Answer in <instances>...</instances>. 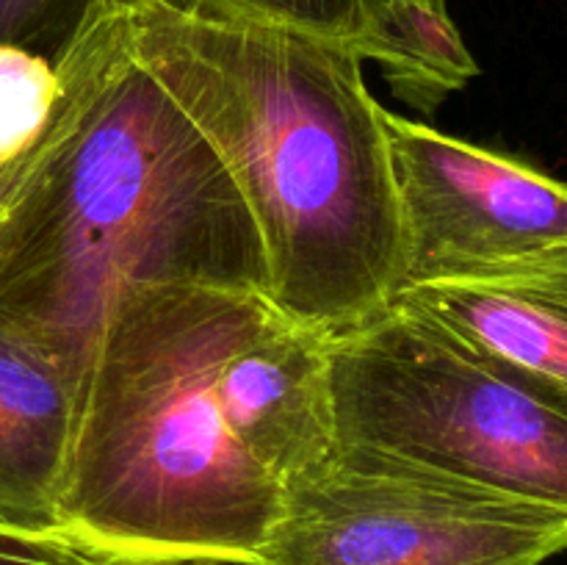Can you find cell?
Here are the masks:
<instances>
[{
  "label": "cell",
  "instance_id": "obj_12",
  "mask_svg": "<svg viewBox=\"0 0 567 565\" xmlns=\"http://www.w3.org/2000/svg\"><path fill=\"white\" fill-rule=\"evenodd\" d=\"M138 3L142 0H0V44L28 50L55 66L94 9Z\"/></svg>",
  "mask_w": 567,
  "mask_h": 565
},
{
  "label": "cell",
  "instance_id": "obj_4",
  "mask_svg": "<svg viewBox=\"0 0 567 565\" xmlns=\"http://www.w3.org/2000/svg\"><path fill=\"white\" fill-rule=\"evenodd\" d=\"M336 446L567 507V408L402 302L327 338Z\"/></svg>",
  "mask_w": 567,
  "mask_h": 565
},
{
  "label": "cell",
  "instance_id": "obj_8",
  "mask_svg": "<svg viewBox=\"0 0 567 565\" xmlns=\"http://www.w3.org/2000/svg\"><path fill=\"white\" fill-rule=\"evenodd\" d=\"M391 299L496 374L567 408V269L413 282Z\"/></svg>",
  "mask_w": 567,
  "mask_h": 565
},
{
  "label": "cell",
  "instance_id": "obj_1",
  "mask_svg": "<svg viewBox=\"0 0 567 565\" xmlns=\"http://www.w3.org/2000/svg\"><path fill=\"white\" fill-rule=\"evenodd\" d=\"M131 9H94L55 61L48 138L0 230V327L59 371L75 410L120 291L266 294L252 216L203 133L138 64Z\"/></svg>",
  "mask_w": 567,
  "mask_h": 565
},
{
  "label": "cell",
  "instance_id": "obj_7",
  "mask_svg": "<svg viewBox=\"0 0 567 565\" xmlns=\"http://www.w3.org/2000/svg\"><path fill=\"white\" fill-rule=\"evenodd\" d=\"M327 338L258 294L216 366L227 427L280 487L324 469L336 454Z\"/></svg>",
  "mask_w": 567,
  "mask_h": 565
},
{
  "label": "cell",
  "instance_id": "obj_10",
  "mask_svg": "<svg viewBox=\"0 0 567 565\" xmlns=\"http://www.w3.org/2000/svg\"><path fill=\"white\" fill-rule=\"evenodd\" d=\"M352 48L360 59L380 66L402 103L424 114L480 75L446 0H382Z\"/></svg>",
  "mask_w": 567,
  "mask_h": 565
},
{
  "label": "cell",
  "instance_id": "obj_14",
  "mask_svg": "<svg viewBox=\"0 0 567 565\" xmlns=\"http://www.w3.org/2000/svg\"><path fill=\"white\" fill-rule=\"evenodd\" d=\"M197 565H208V563H197Z\"/></svg>",
  "mask_w": 567,
  "mask_h": 565
},
{
  "label": "cell",
  "instance_id": "obj_2",
  "mask_svg": "<svg viewBox=\"0 0 567 565\" xmlns=\"http://www.w3.org/2000/svg\"><path fill=\"white\" fill-rule=\"evenodd\" d=\"M131 48L236 183L280 314L338 336L402 286V233L382 105L338 39L131 9Z\"/></svg>",
  "mask_w": 567,
  "mask_h": 565
},
{
  "label": "cell",
  "instance_id": "obj_9",
  "mask_svg": "<svg viewBox=\"0 0 567 565\" xmlns=\"http://www.w3.org/2000/svg\"><path fill=\"white\" fill-rule=\"evenodd\" d=\"M72 427L59 371L0 327V526L59 535Z\"/></svg>",
  "mask_w": 567,
  "mask_h": 565
},
{
  "label": "cell",
  "instance_id": "obj_5",
  "mask_svg": "<svg viewBox=\"0 0 567 565\" xmlns=\"http://www.w3.org/2000/svg\"><path fill=\"white\" fill-rule=\"evenodd\" d=\"M567 507L365 449L282 487L255 565H543Z\"/></svg>",
  "mask_w": 567,
  "mask_h": 565
},
{
  "label": "cell",
  "instance_id": "obj_13",
  "mask_svg": "<svg viewBox=\"0 0 567 565\" xmlns=\"http://www.w3.org/2000/svg\"><path fill=\"white\" fill-rule=\"evenodd\" d=\"M0 565H111L61 535L0 526Z\"/></svg>",
  "mask_w": 567,
  "mask_h": 565
},
{
  "label": "cell",
  "instance_id": "obj_3",
  "mask_svg": "<svg viewBox=\"0 0 567 565\" xmlns=\"http://www.w3.org/2000/svg\"><path fill=\"white\" fill-rule=\"evenodd\" d=\"M258 294H116L75 410L61 537L111 565H255L282 487L227 427L216 366Z\"/></svg>",
  "mask_w": 567,
  "mask_h": 565
},
{
  "label": "cell",
  "instance_id": "obj_11",
  "mask_svg": "<svg viewBox=\"0 0 567 565\" xmlns=\"http://www.w3.org/2000/svg\"><path fill=\"white\" fill-rule=\"evenodd\" d=\"M199 17L255 25L288 28L354 44L369 25V14L382 0H169Z\"/></svg>",
  "mask_w": 567,
  "mask_h": 565
},
{
  "label": "cell",
  "instance_id": "obj_6",
  "mask_svg": "<svg viewBox=\"0 0 567 565\" xmlns=\"http://www.w3.org/2000/svg\"><path fill=\"white\" fill-rule=\"evenodd\" d=\"M382 125L402 233V286L567 269L563 183L388 109Z\"/></svg>",
  "mask_w": 567,
  "mask_h": 565
}]
</instances>
